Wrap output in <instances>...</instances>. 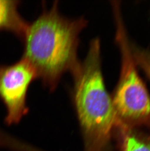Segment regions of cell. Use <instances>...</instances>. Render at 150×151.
<instances>
[{"instance_id":"cell-1","label":"cell","mask_w":150,"mask_h":151,"mask_svg":"<svg viewBox=\"0 0 150 151\" xmlns=\"http://www.w3.org/2000/svg\"><path fill=\"white\" fill-rule=\"evenodd\" d=\"M56 1L29 24L23 41V58L33 66L38 78L51 91L62 75L71 73L79 62V34L86 27V20L71 19L61 14Z\"/></svg>"},{"instance_id":"cell-2","label":"cell","mask_w":150,"mask_h":151,"mask_svg":"<svg viewBox=\"0 0 150 151\" xmlns=\"http://www.w3.org/2000/svg\"><path fill=\"white\" fill-rule=\"evenodd\" d=\"M71 73L72 97L82 133L84 151H100L117 114L104 81L99 39L91 41L85 59Z\"/></svg>"},{"instance_id":"cell-3","label":"cell","mask_w":150,"mask_h":151,"mask_svg":"<svg viewBox=\"0 0 150 151\" xmlns=\"http://www.w3.org/2000/svg\"><path fill=\"white\" fill-rule=\"evenodd\" d=\"M116 40L121 54L119 83L113 102L116 114L124 118L138 119L150 114V98L137 73L132 48L128 40L119 9H115Z\"/></svg>"},{"instance_id":"cell-4","label":"cell","mask_w":150,"mask_h":151,"mask_svg":"<svg viewBox=\"0 0 150 151\" xmlns=\"http://www.w3.org/2000/svg\"><path fill=\"white\" fill-rule=\"evenodd\" d=\"M37 78L35 70L23 57L13 64L0 65V99L6 108L7 125L18 123L27 113L29 87Z\"/></svg>"},{"instance_id":"cell-5","label":"cell","mask_w":150,"mask_h":151,"mask_svg":"<svg viewBox=\"0 0 150 151\" xmlns=\"http://www.w3.org/2000/svg\"><path fill=\"white\" fill-rule=\"evenodd\" d=\"M18 0H0V32H11L23 40L27 23L19 12Z\"/></svg>"},{"instance_id":"cell-6","label":"cell","mask_w":150,"mask_h":151,"mask_svg":"<svg viewBox=\"0 0 150 151\" xmlns=\"http://www.w3.org/2000/svg\"><path fill=\"white\" fill-rule=\"evenodd\" d=\"M132 50L136 64L143 70L150 80V51L136 47H133Z\"/></svg>"},{"instance_id":"cell-7","label":"cell","mask_w":150,"mask_h":151,"mask_svg":"<svg viewBox=\"0 0 150 151\" xmlns=\"http://www.w3.org/2000/svg\"><path fill=\"white\" fill-rule=\"evenodd\" d=\"M125 151H150V142L141 141L133 136L125 140Z\"/></svg>"}]
</instances>
